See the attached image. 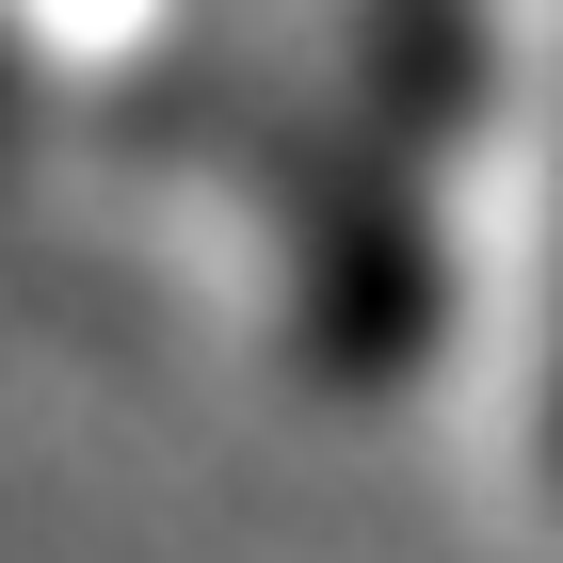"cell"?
Wrapping results in <instances>:
<instances>
[{"label": "cell", "mask_w": 563, "mask_h": 563, "mask_svg": "<svg viewBox=\"0 0 563 563\" xmlns=\"http://www.w3.org/2000/svg\"><path fill=\"white\" fill-rule=\"evenodd\" d=\"M548 451H563V354H548Z\"/></svg>", "instance_id": "obj_1"}]
</instances>
